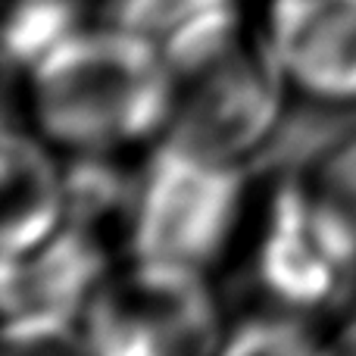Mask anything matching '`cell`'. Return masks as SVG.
I'll use <instances>...</instances> for the list:
<instances>
[{"label":"cell","mask_w":356,"mask_h":356,"mask_svg":"<svg viewBox=\"0 0 356 356\" xmlns=\"http://www.w3.org/2000/svg\"><path fill=\"white\" fill-rule=\"evenodd\" d=\"M175 91L163 50L116 22L81 25L29 72L38 131L69 154H119L163 135Z\"/></svg>","instance_id":"cell-1"},{"label":"cell","mask_w":356,"mask_h":356,"mask_svg":"<svg viewBox=\"0 0 356 356\" xmlns=\"http://www.w3.org/2000/svg\"><path fill=\"white\" fill-rule=\"evenodd\" d=\"M250 169L228 166L160 141L138 172L129 225L131 259H163L207 269L238 228Z\"/></svg>","instance_id":"cell-2"},{"label":"cell","mask_w":356,"mask_h":356,"mask_svg":"<svg viewBox=\"0 0 356 356\" xmlns=\"http://www.w3.org/2000/svg\"><path fill=\"white\" fill-rule=\"evenodd\" d=\"M216 297L203 269L163 259H131L106 278L81 313L85 350L100 356H184L222 347Z\"/></svg>","instance_id":"cell-3"},{"label":"cell","mask_w":356,"mask_h":356,"mask_svg":"<svg viewBox=\"0 0 356 356\" xmlns=\"http://www.w3.org/2000/svg\"><path fill=\"white\" fill-rule=\"evenodd\" d=\"M163 141L228 166H247L275 131L288 104V79L263 41L241 38L207 66L181 75Z\"/></svg>","instance_id":"cell-4"},{"label":"cell","mask_w":356,"mask_h":356,"mask_svg":"<svg viewBox=\"0 0 356 356\" xmlns=\"http://www.w3.org/2000/svg\"><path fill=\"white\" fill-rule=\"evenodd\" d=\"M250 272L272 307L309 316L350 294L356 247L338 213L309 181H272Z\"/></svg>","instance_id":"cell-5"},{"label":"cell","mask_w":356,"mask_h":356,"mask_svg":"<svg viewBox=\"0 0 356 356\" xmlns=\"http://www.w3.org/2000/svg\"><path fill=\"white\" fill-rule=\"evenodd\" d=\"M266 44L297 94L356 104V0H272Z\"/></svg>","instance_id":"cell-6"},{"label":"cell","mask_w":356,"mask_h":356,"mask_svg":"<svg viewBox=\"0 0 356 356\" xmlns=\"http://www.w3.org/2000/svg\"><path fill=\"white\" fill-rule=\"evenodd\" d=\"M106 278V244L63 222L60 232L25 257H3V313L6 319L81 322Z\"/></svg>","instance_id":"cell-7"},{"label":"cell","mask_w":356,"mask_h":356,"mask_svg":"<svg viewBox=\"0 0 356 356\" xmlns=\"http://www.w3.org/2000/svg\"><path fill=\"white\" fill-rule=\"evenodd\" d=\"M106 22L154 41L175 79L207 66L241 41L238 0H106Z\"/></svg>","instance_id":"cell-8"},{"label":"cell","mask_w":356,"mask_h":356,"mask_svg":"<svg viewBox=\"0 0 356 356\" xmlns=\"http://www.w3.org/2000/svg\"><path fill=\"white\" fill-rule=\"evenodd\" d=\"M44 141L16 125L3 135V257H25L66 222L63 166Z\"/></svg>","instance_id":"cell-9"},{"label":"cell","mask_w":356,"mask_h":356,"mask_svg":"<svg viewBox=\"0 0 356 356\" xmlns=\"http://www.w3.org/2000/svg\"><path fill=\"white\" fill-rule=\"evenodd\" d=\"M356 135V104H338L300 94L297 104H284L275 131L257 160L250 163V175H269L272 181L300 178L309 181L332 154H338Z\"/></svg>","instance_id":"cell-10"},{"label":"cell","mask_w":356,"mask_h":356,"mask_svg":"<svg viewBox=\"0 0 356 356\" xmlns=\"http://www.w3.org/2000/svg\"><path fill=\"white\" fill-rule=\"evenodd\" d=\"M63 166L66 188V222L85 228L104 244L110 238L129 241L131 209L138 194V172H125L116 154H69Z\"/></svg>","instance_id":"cell-11"},{"label":"cell","mask_w":356,"mask_h":356,"mask_svg":"<svg viewBox=\"0 0 356 356\" xmlns=\"http://www.w3.org/2000/svg\"><path fill=\"white\" fill-rule=\"evenodd\" d=\"M81 0H13L6 13V66L29 75L50 50L81 29Z\"/></svg>","instance_id":"cell-12"},{"label":"cell","mask_w":356,"mask_h":356,"mask_svg":"<svg viewBox=\"0 0 356 356\" xmlns=\"http://www.w3.org/2000/svg\"><path fill=\"white\" fill-rule=\"evenodd\" d=\"M219 350L241 356H284V353H316L322 350V338L303 313L284 307H272L263 313L244 316L238 325L225 328Z\"/></svg>","instance_id":"cell-13"},{"label":"cell","mask_w":356,"mask_h":356,"mask_svg":"<svg viewBox=\"0 0 356 356\" xmlns=\"http://www.w3.org/2000/svg\"><path fill=\"white\" fill-rule=\"evenodd\" d=\"M309 184L338 213V219L344 222V228L350 232L353 247H356V135L338 154L328 156L325 166L309 178Z\"/></svg>","instance_id":"cell-14"},{"label":"cell","mask_w":356,"mask_h":356,"mask_svg":"<svg viewBox=\"0 0 356 356\" xmlns=\"http://www.w3.org/2000/svg\"><path fill=\"white\" fill-rule=\"evenodd\" d=\"M334 347H338V350H347V353H356V303L347 307L344 322H341L338 334H334Z\"/></svg>","instance_id":"cell-15"}]
</instances>
